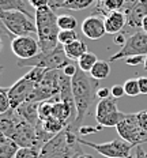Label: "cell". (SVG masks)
<instances>
[{
    "label": "cell",
    "mask_w": 147,
    "mask_h": 158,
    "mask_svg": "<svg viewBox=\"0 0 147 158\" xmlns=\"http://www.w3.org/2000/svg\"><path fill=\"white\" fill-rule=\"evenodd\" d=\"M22 118L19 117V114L16 113L15 109H8L6 113L0 114V132L6 136L11 138V135L14 134L15 128L18 127V124L21 123Z\"/></svg>",
    "instance_id": "obj_16"
},
{
    "label": "cell",
    "mask_w": 147,
    "mask_h": 158,
    "mask_svg": "<svg viewBox=\"0 0 147 158\" xmlns=\"http://www.w3.org/2000/svg\"><path fill=\"white\" fill-rule=\"evenodd\" d=\"M41 124H42V128H44L48 134L53 135V136H55V135H57L59 132H61V131L65 128L64 123H61L59 118L53 117V116L49 117V118H45V120H42Z\"/></svg>",
    "instance_id": "obj_23"
},
{
    "label": "cell",
    "mask_w": 147,
    "mask_h": 158,
    "mask_svg": "<svg viewBox=\"0 0 147 158\" xmlns=\"http://www.w3.org/2000/svg\"><path fill=\"white\" fill-rule=\"evenodd\" d=\"M57 23H59L60 30H76V26H78L76 18L72 16V15H61V16H59Z\"/></svg>",
    "instance_id": "obj_27"
},
{
    "label": "cell",
    "mask_w": 147,
    "mask_h": 158,
    "mask_svg": "<svg viewBox=\"0 0 147 158\" xmlns=\"http://www.w3.org/2000/svg\"><path fill=\"white\" fill-rule=\"evenodd\" d=\"M2 25L8 31L10 37L37 35V25L33 18L22 11H0Z\"/></svg>",
    "instance_id": "obj_4"
},
{
    "label": "cell",
    "mask_w": 147,
    "mask_h": 158,
    "mask_svg": "<svg viewBox=\"0 0 147 158\" xmlns=\"http://www.w3.org/2000/svg\"><path fill=\"white\" fill-rule=\"evenodd\" d=\"M57 19L59 16L55 14V10H52L49 6L35 10L34 22L37 25V40L41 52L53 51L59 47L60 27Z\"/></svg>",
    "instance_id": "obj_3"
},
{
    "label": "cell",
    "mask_w": 147,
    "mask_h": 158,
    "mask_svg": "<svg viewBox=\"0 0 147 158\" xmlns=\"http://www.w3.org/2000/svg\"><path fill=\"white\" fill-rule=\"evenodd\" d=\"M82 33L84 37L90 40H98L104 37L106 33L105 29V19H102L98 15H91L87 16L83 22H82Z\"/></svg>",
    "instance_id": "obj_14"
},
{
    "label": "cell",
    "mask_w": 147,
    "mask_h": 158,
    "mask_svg": "<svg viewBox=\"0 0 147 158\" xmlns=\"http://www.w3.org/2000/svg\"><path fill=\"white\" fill-rule=\"evenodd\" d=\"M145 61V56H132V57H127L125 63L128 65H139Z\"/></svg>",
    "instance_id": "obj_36"
},
{
    "label": "cell",
    "mask_w": 147,
    "mask_h": 158,
    "mask_svg": "<svg viewBox=\"0 0 147 158\" xmlns=\"http://www.w3.org/2000/svg\"><path fill=\"white\" fill-rule=\"evenodd\" d=\"M10 48L11 52L19 60L22 59H30L34 57L41 52L38 40H35L31 35H19V37H14L10 42Z\"/></svg>",
    "instance_id": "obj_10"
},
{
    "label": "cell",
    "mask_w": 147,
    "mask_h": 158,
    "mask_svg": "<svg viewBox=\"0 0 147 158\" xmlns=\"http://www.w3.org/2000/svg\"><path fill=\"white\" fill-rule=\"evenodd\" d=\"M138 120L140 127L143 128V131L147 132V110H140L138 112Z\"/></svg>",
    "instance_id": "obj_35"
},
{
    "label": "cell",
    "mask_w": 147,
    "mask_h": 158,
    "mask_svg": "<svg viewBox=\"0 0 147 158\" xmlns=\"http://www.w3.org/2000/svg\"><path fill=\"white\" fill-rule=\"evenodd\" d=\"M38 114H40V120H45L53 116V102L52 101H42L38 105Z\"/></svg>",
    "instance_id": "obj_29"
},
{
    "label": "cell",
    "mask_w": 147,
    "mask_h": 158,
    "mask_svg": "<svg viewBox=\"0 0 147 158\" xmlns=\"http://www.w3.org/2000/svg\"><path fill=\"white\" fill-rule=\"evenodd\" d=\"M8 109H11V102L8 97V89L2 87L0 89V114L6 113Z\"/></svg>",
    "instance_id": "obj_32"
},
{
    "label": "cell",
    "mask_w": 147,
    "mask_h": 158,
    "mask_svg": "<svg viewBox=\"0 0 147 158\" xmlns=\"http://www.w3.org/2000/svg\"><path fill=\"white\" fill-rule=\"evenodd\" d=\"M19 144L14 139L0 132V158H15Z\"/></svg>",
    "instance_id": "obj_20"
},
{
    "label": "cell",
    "mask_w": 147,
    "mask_h": 158,
    "mask_svg": "<svg viewBox=\"0 0 147 158\" xmlns=\"http://www.w3.org/2000/svg\"><path fill=\"white\" fill-rule=\"evenodd\" d=\"M35 86H37V83L22 77L11 87H8V97H10V102H11L12 109H16L19 105L26 102L29 100V97H30V94L34 91Z\"/></svg>",
    "instance_id": "obj_12"
},
{
    "label": "cell",
    "mask_w": 147,
    "mask_h": 158,
    "mask_svg": "<svg viewBox=\"0 0 147 158\" xmlns=\"http://www.w3.org/2000/svg\"><path fill=\"white\" fill-rule=\"evenodd\" d=\"M98 82L100 81L94 79L87 72L82 71L79 67H78L75 75L71 78L74 100L75 105H76V118L74 121L75 126L80 127L84 117L89 116L91 106L98 97Z\"/></svg>",
    "instance_id": "obj_1"
},
{
    "label": "cell",
    "mask_w": 147,
    "mask_h": 158,
    "mask_svg": "<svg viewBox=\"0 0 147 158\" xmlns=\"http://www.w3.org/2000/svg\"><path fill=\"white\" fill-rule=\"evenodd\" d=\"M135 158H147V153L143 150L142 144L140 146H136V150H135Z\"/></svg>",
    "instance_id": "obj_44"
},
{
    "label": "cell",
    "mask_w": 147,
    "mask_h": 158,
    "mask_svg": "<svg viewBox=\"0 0 147 158\" xmlns=\"http://www.w3.org/2000/svg\"><path fill=\"white\" fill-rule=\"evenodd\" d=\"M142 31L147 33V16L143 19V23H142Z\"/></svg>",
    "instance_id": "obj_45"
},
{
    "label": "cell",
    "mask_w": 147,
    "mask_h": 158,
    "mask_svg": "<svg viewBox=\"0 0 147 158\" xmlns=\"http://www.w3.org/2000/svg\"><path fill=\"white\" fill-rule=\"evenodd\" d=\"M48 2H49V7L52 10H57V8H63L64 3L67 0H48Z\"/></svg>",
    "instance_id": "obj_41"
},
{
    "label": "cell",
    "mask_w": 147,
    "mask_h": 158,
    "mask_svg": "<svg viewBox=\"0 0 147 158\" xmlns=\"http://www.w3.org/2000/svg\"><path fill=\"white\" fill-rule=\"evenodd\" d=\"M78 158H94L91 154H82L80 157H78Z\"/></svg>",
    "instance_id": "obj_46"
},
{
    "label": "cell",
    "mask_w": 147,
    "mask_h": 158,
    "mask_svg": "<svg viewBox=\"0 0 147 158\" xmlns=\"http://www.w3.org/2000/svg\"><path fill=\"white\" fill-rule=\"evenodd\" d=\"M143 65H145V70L147 71V56H145V61H143Z\"/></svg>",
    "instance_id": "obj_47"
},
{
    "label": "cell",
    "mask_w": 147,
    "mask_h": 158,
    "mask_svg": "<svg viewBox=\"0 0 147 158\" xmlns=\"http://www.w3.org/2000/svg\"><path fill=\"white\" fill-rule=\"evenodd\" d=\"M79 127L74 123L68 124L61 132L55 135L42 146L40 158H78L82 154L79 138Z\"/></svg>",
    "instance_id": "obj_2"
},
{
    "label": "cell",
    "mask_w": 147,
    "mask_h": 158,
    "mask_svg": "<svg viewBox=\"0 0 147 158\" xmlns=\"http://www.w3.org/2000/svg\"><path fill=\"white\" fill-rule=\"evenodd\" d=\"M97 61H98L97 56L87 51L86 53H84V55L79 59V60H78V67H79L82 71H84V72H90L91 68L96 65Z\"/></svg>",
    "instance_id": "obj_24"
},
{
    "label": "cell",
    "mask_w": 147,
    "mask_h": 158,
    "mask_svg": "<svg viewBox=\"0 0 147 158\" xmlns=\"http://www.w3.org/2000/svg\"><path fill=\"white\" fill-rule=\"evenodd\" d=\"M30 4L34 10H38V8H42V7H47L49 6V2L48 0H30Z\"/></svg>",
    "instance_id": "obj_38"
},
{
    "label": "cell",
    "mask_w": 147,
    "mask_h": 158,
    "mask_svg": "<svg viewBox=\"0 0 147 158\" xmlns=\"http://www.w3.org/2000/svg\"><path fill=\"white\" fill-rule=\"evenodd\" d=\"M79 143L91 147L106 158H127L131 156V149L133 147L131 143L125 142L121 138H116L106 143H94L79 138Z\"/></svg>",
    "instance_id": "obj_7"
},
{
    "label": "cell",
    "mask_w": 147,
    "mask_h": 158,
    "mask_svg": "<svg viewBox=\"0 0 147 158\" xmlns=\"http://www.w3.org/2000/svg\"><path fill=\"white\" fill-rule=\"evenodd\" d=\"M132 56H147V33L139 30L131 34L127 38V42L120 48L117 53H114L109 59V61L113 63V61L132 57Z\"/></svg>",
    "instance_id": "obj_8"
},
{
    "label": "cell",
    "mask_w": 147,
    "mask_h": 158,
    "mask_svg": "<svg viewBox=\"0 0 147 158\" xmlns=\"http://www.w3.org/2000/svg\"><path fill=\"white\" fill-rule=\"evenodd\" d=\"M124 90H125V94L129 95V97H135V95L142 94L140 93V86H139L138 78L127 79L125 83H124Z\"/></svg>",
    "instance_id": "obj_28"
},
{
    "label": "cell",
    "mask_w": 147,
    "mask_h": 158,
    "mask_svg": "<svg viewBox=\"0 0 147 158\" xmlns=\"http://www.w3.org/2000/svg\"><path fill=\"white\" fill-rule=\"evenodd\" d=\"M125 15H127V25L123 30L124 34L128 35L131 31L133 34V33L142 30L143 19L147 16V0H143V2L135 4L132 8H129L125 12Z\"/></svg>",
    "instance_id": "obj_13"
},
{
    "label": "cell",
    "mask_w": 147,
    "mask_h": 158,
    "mask_svg": "<svg viewBox=\"0 0 147 158\" xmlns=\"http://www.w3.org/2000/svg\"><path fill=\"white\" fill-rule=\"evenodd\" d=\"M11 139H14L19 144V147H38V149H42V146H44L38 139L35 127L31 126L27 121H25L23 118L18 124V127L15 128L14 134L11 135Z\"/></svg>",
    "instance_id": "obj_11"
},
{
    "label": "cell",
    "mask_w": 147,
    "mask_h": 158,
    "mask_svg": "<svg viewBox=\"0 0 147 158\" xmlns=\"http://www.w3.org/2000/svg\"><path fill=\"white\" fill-rule=\"evenodd\" d=\"M41 149L38 147H19L15 158H40Z\"/></svg>",
    "instance_id": "obj_30"
},
{
    "label": "cell",
    "mask_w": 147,
    "mask_h": 158,
    "mask_svg": "<svg viewBox=\"0 0 147 158\" xmlns=\"http://www.w3.org/2000/svg\"><path fill=\"white\" fill-rule=\"evenodd\" d=\"M119 136L132 146H140L147 142V132L143 131L138 120V113H124L120 123L116 126Z\"/></svg>",
    "instance_id": "obj_6"
},
{
    "label": "cell",
    "mask_w": 147,
    "mask_h": 158,
    "mask_svg": "<svg viewBox=\"0 0 147 158\" xmlns=\"http://www.w3.org/2000/svg\"><path fill=\"white\" fill-rule=\"evenodd\" d=\"M89 74L94 79H97V81H104V79H106L110 74V61L98 60L96 63V65L91 68V71Z\"/></svg>",
    "instance_id": "obj_22"
},
{
    "label": "cell",
    "mask_w": 147,
    "mask_h": 158,
    "mask_svg": "<svg viewBox=\"0 0 147 158\" xmlns=\"http://www.w3.org/2000/svg\"><path fill=\"white\" fill-rule=\"evenodd\" d=\"M102 126H100L98 124L97 127H93V126H80L79 130H78V132L79 135H90V134H96L97 131H101L102 130Z\"/></svg>",
    "instance_id": "obj_33"
},
{
    "label": "cell",
    "mask_w": 147,
    "mask_h": 158,
    "mask_svg": "<svg viewBox=\"0 0 147 158\" xmlns=\"http://www.w3.org/2000/svg\"><path fill=\"white\" fill-rule=\"evenodd\" d=\"M127 158H132V157H131V156H129V157H127Z\"/></svg>",
    "instance_id": "obj_48"
},
{
    "label": "cell",
    "mask_w": 147,
    "mask_h": 158,
    "mask_svg": "<svg viewBox=\"0 0 147 158\" xmlns=\"http://www.w3.org/2000/svg\"><path fill=\"white\" fill-rule=\"evenodd\" d=\"M38 105H40V102H30V101H27V102H23L22 105H19L15 110L21 118H23L25 121L30 123L31 126L37 127L41 121L40 114H38Z\"/></svg>",
    "instance_id": "obj_17"
},
{
    "label": "cell",
    "mask_w": 147,
    "mask_h": 158,
    "mask_svg": "<svg viewBox=\"0 0 147 158\" xmlns=\"http://www.w3.org/2000/svg\"><path fill=\"white\" fill-rule=\"evenodd\" d=\"M113 42L116 45H119V47H123L124 44L127 42V38H125V34L121 31L119 33V34H114V38H113Z\"/></svg>",
    "instance_id": "obj_37"
},
{
    "label": "cell",
    "mask_w": 147,
    "mask_h": 158,
    "mask_svg": "<svg viewBox=\"0 0 147 158\" xmlns=\"http://www.w3.org/2000/svg\"><path fill=\"white\" fill-rule=\"evenodd\" d=\"M125 94V90H124V85H113L112 87H110V95L114 97L117 100V98L123 97V95Z\"/></svg>",
    "instance_id": "obj_34"
},
{
    "label": "cell",
    "mask_w": 147,
    "mask_h": 158,
    "mask_svg": "<svg viewBox=\"0 0 147 158\" xmlns=\"http://www.w3.org/2000/svg\"><path fill=\"white\" fill-rule=\"evenodd\" d=\"M98 98L100 100H104V98H108V97H110V89L109 87H101V89H98Z\"/></svg>",
    "instance_id": "obj_42"
},
{
    "label": "cell",
    "mask_w": 147,
    "mask_h": 158,
    "mask_svg": "<svg viewBox=\"0 0 147 158\" xmlns=\"http://www.w3.org/2000/svg\"><path fill=\"white\" fill-rule=\"evenodd\" d=\"M2 11H22L29 16H35V10L26 0H0Z\"/></svg>",
    "instance_id": "obj_18"
},
{
    "label": "cell",
    "mask_w": 147,
    "mask_h": 158,
    "mask_svg": "<svg viewBox=\"0 0 147 158\" xmlns=\"http://www.w3.org/2000/svg\"><path fill=\"white\" fill-rule=\"evenodd\" d=\"M68 64H71V60L67 57L64 52L63 47H59L53 51L49 52H40L38 55H35L34 57L30 59H22L18 60L16 65L18 67H42L47 70H63L64 67H67Z\"/></svg>",
    "instance_id": "obj_5"
},
{
    "label": "cell",
    "mask_w": 147,
    "mask_h": 158,
    "mask_svg": "<svg viewBox=\"0 0 147 158\" xmlns=\"http://www.w3.org/2000/svg\"><path fill=\"white\" fill-rule=\"evenodd\" d=\"M97 0H67L64 3L63 8L67 10H74V11H79V10H84L90 6H93Z\"/></svg>",
    "instance_id": "obj_26"
},
{
    "label": "cell",
    "mask_w": 147,
    "mask_h": 158,
    "mask_svg": "<svg viewBox=\"0 0 147 158\" xmlns=\"http://www.w3.org/2000/svg\"><path fill=\"white\" fill-rule=\"evenodd\" d=\"M76 70H78V67H75V65L71 63V64H68L67 67H64L63 68V72L67 77H70V78H72L74 75H75V72H76Z\"/></svg>",
    "instance_id": "obj_40"
},
{
    "label": "cell",
    "mask_w": 147,
    "mask_h": 158,
    "mask_svg": "<svg viewBox=\"0 0 147 158\" xmlns=\"http://www.w3.org/2000/svg\"><path fill=\"white\" fill-rule=\"evenodd\" d=\"M124 113L119 110L114 97L100 100L96 106V120L102 127H116L123 118Z\"/></svg>",
    "instance_id": "obj_9"
},
{
    "label": "cell",
    "mask_w": 147,
    "mask_h": 158,
    "mask_svg": "<svg viewBox=\"0 0 147 158\" xmlns=\"http://www.w3.org/2000/svg\"><path fill=\"white\" fill-rule=\"evenodd\" d=\"M49 70H47V68H42V67H31L30 71H27L26 74L23 75L25 78H27L29 81L34 82V83H41L42 79L45 78V75H47V72Z\"/></svg>",
    "instance_id": "obj_25"
},
{
    "label": "cell",
    "mask_w": 147,
    "mask_h": 158,
    "mask_svg": "<svg viewBox=\"0 0 147 158\" xmlns=\"http://www.w3.org/2000/svg\"><path fill=\"white\" fill-rule=\"evenodd\" d=\"M140 2H143V0H124V6H123V8H121V11L125 14L127 11H128L129 8H132L135 4H138V3Z\"/></svg>",
    "instance_id": "obj_39"
},
{
    "label": "cell",
    "mask_w": 147,
    "mask_h": 158,
    "mask_svg": "<svg viewBox=\"0 0 147 158\" xmlns=\"http://www.w3.org/2000/svg\"><path fill=\"white\" fill-rule=\"evenodd\" d=\"M76 40H78L76 30H60V33H59V44L63 45V47L76 41Z\"/></svg>",
    "instance_id": "obj_31"
},
{
    "label": "cell",
    "mask_w": 147,
    "mask_h": 158,
    "mask_svg": "<svg viewBox=\"0 0 147 158\" xmlns=\"http://www.w3.org/2000/svg\"><path fill=\"white\" fill-rule=\"evenodd\" d=\"M64 52L67 55V57L70 59L71 61H78L79 59L87 52V47L83 41L80 40H76V41L71 42L68 45H64Z\"/></svg>",
    "instance_id": "obj_21"
},
{
    "label": "cell",
    "mask_w": 147,
    "mask_h": 158,
    "mask_svg": "<svg viewBox=\"0 0 147 158\" xmlns=\"http://www.w3.org/2000/svg\"><path fill=\"white\" fill-rule=\"evenodd\" d=\"M124 6V0H97L94 3V10L93 12L106 16L109 12L113 11H121Z\"/></svg>",
    "instance_id": "obj_19"
},
{
    "label": "cell",
    "mask_w": 147,
    "mask_h": 158,
    "mask_svg": "<svg viewBox=\"0 0 147 158\" xmlns=\"http://www.w3.org/2000/svg\"><path fill=\"white\" fill-rule=\"evenodd\" d=\"M127 25V15L123 11H113L105 16V29L108 34H119Z\"/></svg>",
    "instance_id": "obj_15"
},
{
    "label": "cell",
    "mask_w": 147,
    "mask_h": 158,
    "mask_svg": "<svg viewBox=\"0 0 147 158\" xmlns=\"http://www.w3.org/2000/svg\"><path fill=\"white\" fill-rule=\"evenodd\" d=\"M139 81V86H140V93L147 94V77H140L138 78Z\"/></svg>",
    "instance_id": "obj_43"
}]
</instances>
